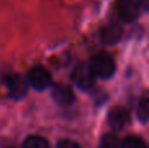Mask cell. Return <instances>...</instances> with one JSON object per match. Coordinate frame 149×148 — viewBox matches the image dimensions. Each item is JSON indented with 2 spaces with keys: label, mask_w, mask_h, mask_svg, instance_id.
Here are the masks:
<instances>
[{
  "label": "cell",
  "mask_w": 149,
  "mask_h": 148,
  "mask_svg": "<svg viewBox=\"0 0 149 148\" xmlns=\"http://www.w3.org/2000/svg\"><path fill=\"white\" fill-rule=\"evenodd\" d=\"M89 68L94 75V77L103 79V80L110 79L116 71L115 60L113 59V57H110L106 52H100V54L94 55L90 59Z\"/></svg>",
  "instance_id": "cell-1"
},
{
  "label": "cell",
  "mask_w": 149,
  "mask_h": 148,
  "mask_svg": "<svg viewBox=\"0 0 149 148\" xmlns=\"http://www.w3.org/2000/svg\"><path fill=\"white\" fill-rule=\"evenodd\" d=\"M3 84L7 88L8 96L13 100H20L28 93V81L21 75H8L3 79Z\"/></svg>",
  "instance_id": "cell-2"
},
{
  "label": "cell",
  "mask_w": 149,
  "mask_h": 148,
  "mask_svg": "<svg viewBox=\"0 0 149 148\" xmlns=\"http://www.w3.org/2000/svg\"><path fill=\"white\" fill-rule=\"evenodd\" d=\"M28 85L33 87L37 91H45L52 84L51 73L42 66H36L29 71L28 75Z\"/></svg>",
  "instance_id": "cell-3"
},
{
  "label": "cell",
  "mask_w": 149,
  "mask_h": 148,
  "mask_svg": "<svg viewBox=\"0 0 149 148\" xmlns=\"http://www.w3.org/2000/svg\"><path fill=\"white\" fill-rule=\"evenodd\" d=\"M115 13L122 22H134L140 15V7L136 0H118Z\"/></svg>",
  "instance_id": "cell-4"
},
{
  "label": "cell",
  "mask_w": 149,
  "mask_h": 148,
  "mask_svg": "<svg viewBox=\"0 0 149 148\" xmlns=\"http://www.w3.org/2000/svg\"><path fill=\"white\" fill-rule=\"evenodd\" d=\"M94 75L92 73L89 68V64L86 63H80L79 66H76L72 72V80L73 83L79 87L80 89H90L94 84Z\"/></svg>",
  "instance_id": "cell-5"
},
{
  "label": "cell",
  "mask_w": 149,
  "mask_h": 148,
  "mask_svg": "<svg viewBox=\"0 0 149 148\" xmlns=\"http://www.w3.org/2000/svg\"><path fill=\"white\" fill-rule=\"evenodd\" d=\"M52 98L60 106H70L74 102V92L70 85L65 84H55L52 87Z\"/></svg>",
  "instance_id": "cell-6"
},
{
  "label": "cell",
  "mask_w": 149,
  "mask_h": 148,
  "mask_svg": "<svg viewBox=\"0 0 149 148\" xmlns=\"http://www.w3.org/2000/svg\"><path fill=\"white\" fill-rule=\"evenodd\" d=\"M130 122V112L126 108L116 106L109 113V125L114 130H122Z\"/></svg>",
  "instance_id": "cell-7"
},
{
  "label": "cell",
  "mask_w": 149,
  "mask_h": 148,
  "mask_svg": "<svg viewBox=\"0 0 149 148\" xmlns=\"http://www.w3.org/2000/svg\"><path fill=\"white\" fill-rule=\"evenodd\" d=\"M122 36H123V29L119 24L116 22H111L109 25H106L105 28H102L101 30V39L103 43L106 45H115L120 41Z\"/></svg>",
  "instance_id": "cell-8"
},
{
  "label": "cell",
  "mask_w": 149,
  "mask_h": 148,
  "mask_svg": "<svg viewBox=\"0 0 149 148\" xmlns=\"http://www.w3.org/2000/svg\"><path fill=\"white\" fill-rule=\"evenodd\" d=\"M22 148H50V143L43 136L29 135L22 142Z\"/></svg>",
  "instance_id": "cell-9"
},
{
  "label": "cell",
  "mask_w": 149,
  "mask_h": 148,
  "mask_svg": "<svg viewBox=\"0 0 149 148\" xmlns=\"http://www.w3.org/2000/svg\"><path fill=\"white\" fill-rule=\"evenodd\" d=\"M119 148H148V144L140 136L131 135V136H127L124 140L120 142V147Z\"/></svg>",
  "instance_id": "cell-10"
},
{
  "label": "cell",
  "mask_w": 149,
  "mask_h": 148,
  "mask_svg": "<svg viewBox=\"0 0 149 148\" xmlns=\"http://www.w3.org/2000/svg\"><path fill=\"white\" fill-rule=\"evenodd\" d=\"M137 118L141 123H147L149 118V100L147 97H143L139 101L137 106Z\"/></svg>",
  "instance_id": "cell-11"
},
{
  "label": "cell",
  "mask_w": 149,
  "mask_h": 148,
  "mask_svg": "<svg viewBox=\"0 0 149 148\" xmlns=\"http://www.w3.org/2000/svg\"><path fill=\"white\" fill-rule=\"evenodd\" d=\"M119 147H120V140L114 134H106L101 139L100 148H119Z\"/></svg>",
  "instance_id": "cell-12"
},
{
  "label": "cell",
  "mask_w": 149,
  "mask_h": 148,
  "mask_svg": "<svg viewBox=\"0 0 149 148\" xmlns=\"http://www.w3.org/2000/svg\"><path fill=\"white\" fill-rule=\"evenodd\" d=\"M58 148H81L79 143H76L74 140H70V139H64L60 140L58 143Z\"/></svg>",
  "instance_id": "cell-13"
},
{
  "label": "cell",
  "mask_w": 149,
  "mask_h": 148,
  "mask_svg": "<svg viewBox=\"0 0 149 148\" xmlns=\"http://www.w3.org/2000/svg\"><path fill=\"white\" fill-rule=\"evenodd\" d=\"M139 7L143 8V9H148V4H149V0H139Z\"/></svg>",
  "instance_id": "cell-14"
}]
</instances>
